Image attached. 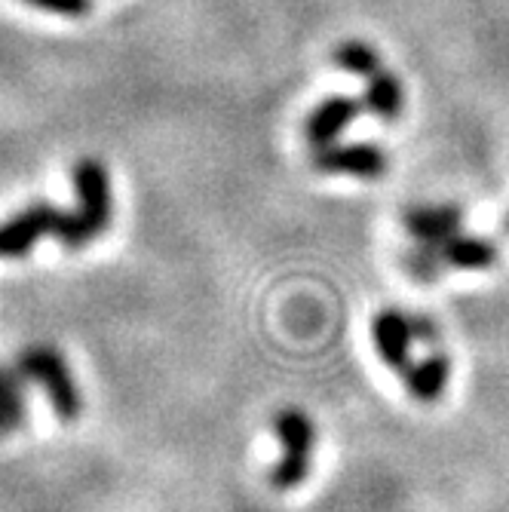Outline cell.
Masks as SVG:
<instances>
[{
	"label": "cell",
	"instance_id": "6da1fadb",
	"mask_svg": "<svg viewBox=\"0 0 509 512\" xmlns=\"http://www.w3.org/2000/svg\"><path fill=\"white\" fill-rule=\"evenodd\" d=\"M74 191L77 212L37 203L0 227V258H25L40 237H56L71 249L96 240L111 224V184L105 166L99 160H80L74 166Z\"/></svg>",
	"mask_w": 509,
	"mask_h": 512
},
{
	"label": "cell",
	"instance_id": "7a4b0ae2",
	"mask_svg": "<svg viewBox=\"0 0 509 512\" xmlns=\"http://www.w3.org/2000/svg\"><path fill=\"white\" fill-rule=\"evenodd\" d=\"M273 433L283 445V454L270 470V485L276 491H292L310 476L316 427L301 408H280L273 414Z\"/></svg>",
	"mask_w": 509,
	"mask_h": 512
},
{
	"label": "cell",
	"instance_id": "3957f363",
	"mask_svg": "<svg viewBox=\"0 0 509 512\" xmlns=\"http://www.w3.org/2000/svg\"><path fill=\"white\" fill-rule=\"evenodd\" d=\"M16 371L25 381H37L43 384L46 396H50L56 414L62 421H77L80 417V390L68 371V362L62 359V353L50 344H31L19 353Z\"/></svg>",
	"mask_w": 509,
	"mask_h": 512
},
{
	"label": "cell",
	"instance_id": "277c9868",
	"mask_svg": "<svg viewBox=\"0 0 509 512\" xmlns=\"http://www.w3.org/2000/svg\"><path fill=\"white\" fill-rule=\"evenodd\" d=\"M310 163L322 175H350V178H362V181H378L390 166L384 148H378L372 142H353V145L332 142V145L313 148Z\"/></svg>",
	"mask_w": 509,
	"mask_h": 512
},
{
	"label": "cell",
	"instance_id": "5b68a950",
	"mask_svg": "<svg viewBox=\"0 0 509 512\" xmlns=\"http://www.w3.org/2000/svg\"><path fill=\"white\" fill-rule=\"evenodd\" d=\"M372 341L378 356L399 375L411 368V344L418 341L411 329V316L399 313V310H381L372 319Z\"/></svg>",
	"mask_w": 509,
	"mask_h": 512
},
{
	"label": "cell",
	"instance_id": "8992f818",
	"mask_svg": "<svg viewBox=\"0 0 509 512\" xmlns=\"http://www.w3.org/2000/svg\"><path fill=\"white\" fill-rule=\"evenodd\" d=\"M362 105L350 96H329L322 99L304 120V138L313 148L338 142V135L359 117Z\"/></svg>",
	"mask_w": 509,
	"mask_h": 512
},
{
	"label": "cell",
	"instance_id": "52a82bcc",
	"mask_svg": "<svg viewBox=\"0 0 509 512\" xmlns=\"http://www.w3.org/2000/svg\"><path fill=\"white\" fill-rule=\"evenodd\" d=\"M460 224H464V212L457 206H411L402 212V227L427 246L448 243L460 234Z\"/></svg>",
	"mask_w": 509,
	"mask_h": 512
},
{
	"label": "cell",
	"instance_id": "ba28073f",
	"mask_svg": "<svg viewBox=\"0 0 509 512\" xmlns=\"http://www.w3.org/2000/svg\"><path fill=\"white\" fill-rule=\"evenodd\" d=\"M448 378H451V362H448L445 353H430L421 362H411V368L402 375L408 393L421 405L439 402L445 387H448Z\"/></svg>",
	"mask_w": 509,
	"mask_h": 512
},
{
	"label": "cell",
	"instance_id": "9c48e42d",
	"mask_svg": "<svg viewBox=\"0 0 509 512\" xmlns=\"http://www.w3.org/2000/svg\"><path fill=\"white\" fill-rule=\"evenodd\" d=\"M402 105H405V89H402V80L381 68L368 77V86H365V99H362V108L372 111L375 117L381 120H396L402 114Z\"/></svg>",
	"mask_w": 509,
	"mask_h": 512
},
{
	"label": "cell",
	"instance_id": "30bf717a",
	"mask_svg": "<svg viewBox=\"0 0 509 512\" xmlns=\"http://www.w3.org/2000/svg\"><path fill=\"white\" fill-rule=\"evenodd\" d=\"M445 264L460 267V270H485L497 264V246L485 237H451L448 243L439 246Z\"/></svg>",
	"mask_w": 509,
	"mask_h": 512
},
{
	"label": "cell",
	"instance_id": "8fae6325",
	"mask_svg": "<svg viewBox=\"0 0 509 512\" xmlns=\"http://www.w3.org/2000/svg\"><path fill=\"white\" fill-rule=\"evenodd\" d=\"M25 424L22 375L0 365V436H10Z\"/></svg>",
	"mask_w": 509,
	"mask_h": 512
},
{
	"label": "cell",
	"instance_id": "7c38bea8",
	"mask_svg": "<svg viewBox=\"0 0 509 512\" xmlns=\"http://www.w3.org/2000/svg\"><path fill=\"white\" fill-rule=\"evenodd\" d=\"M445 258L439 252V246H427V243H418L402 252V270L414 279V283H436L445 270Z\"/></svg>",
	"mask_w": 509,
	"mask_h": 512
},
{
	"label": "cell",
	"instance_id": "4fadbf2b",
	"mask_svg": "<svg viewBox=\"0 0 509 512\" xmlns=\"http://www.w3.org/2000/svg\"><path fill=\"white\" fill-rule=\"evenodd\" d=\"M335 56V65L356 74V77H372L375 71H381V53L375 50L372 43H365V40H347L341 43L338 50L332 53Z\"/></svg>",
	"mask_w": 509,
	"mask_h": 512
},
{
	"label": "cell",
	"instance_id": "5bb4252c",
	"mask_svg": "<svg viewBox=\"0 0 509 512\" xmlns=\"http://www.w3.org/2000/svg\"><path fill=\"white\" fill-rule=\"evenodd\" d=\"M31 7L46 10V13H59V16H86L89 13V0H28Z\"/></svg>",
	"mask_w": 509,
	"mask_h": 512
},
{
	"label": "cell",
	"instance_id": "9a60e30c",
	"mask_svg": "<svg viewBox=\"0 0 509 512\" xmlns=\"http://www.w3.org/2000/svg\"><path fill=\"white\" fill-rule=\"evenodd\" d=\"M411 329H414V338H418V341H430V344L439 341V329L427 316H411Z\"/></svg>",
	"mask_w": 509,
	"mask_h": 512
},
{
	"label": "cell",
	"instance_id": "2e32d148",
	"mask_svg": "<svg viewBox=\"0 0 509 512\" xmlns=\"http://www.w3.org/2000/svg\"><path fill=\"white\" fill-rule=\"evenodd\" d=\"M506 230H509V215H506Z\"/></svg>",
	"mask_w": 509,
	"mask_h": 512
}]
</instances>
